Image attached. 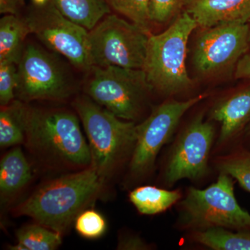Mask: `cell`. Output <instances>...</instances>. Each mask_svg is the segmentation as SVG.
Instances as JSON below:
<instances>
[{"label":"cell","mask_w":250,"mask_h":250,"mask_svg":"<svg viewBox=\"0 0 250 250\" xmlns=\"http://www.w3.org/2000/svg\"><path fill=\"white\" fill-rule=\"evenodd\" d=\"M62 233L36 223L26 225L16 233L18 243L13 250H54L62 243Z\"/></svg>","instance_id":"cell-21"},{"label":"cell","mask_w":250,"mask_h":250,"mask_svg":"<svg viewBox=\"0 0 250 250\" xmlns=\"http://www.w3.org/2000/svg\"><path fill=\"white\" fill-rule=\"evenodd\" d=\"M117 249L121 250H146L152 249L141 237L134 234H125L119 238Z\"/></svg>","instance_id":"cell-27"},{"label":"cell","mask_w":250,"mask_h":250,"mask_svg":"<svg viewBox=\"0 0 250 250\" xmlns=\"http://www.w3.org/2000/svg\"><path fill=\"white\" fill-rule=\"evenodd\" d=\"M192 241L213 250H250V231L210 228L192 231Z\"/></svg>","instance_id":"cell-20"},{"label":"cell","mask_w":250,"mask_h":250,"mask_svg":"<svg viewBox=\"0 0 250 250\" xmlns=\"http://www.w3.org/2000/svg\"><path fill=\"white\" fill-rule=\"evenodd\" d=\"M149 31L116 15H107L89 31L88 46L93 67L142 69Z\"/></svg>","instance_id":"cell-6"},{"label":"cell","mask_w":250,"mask_h":250,"mask_svg":"<svg viewBox=\"0 0 250 250\" xmlns=\"http://www.w3.org/2000/svg\"><path fill=\"white\" fill-rule=\"evenodd\" d=\"M31 33L27 19L5 15L0 20V62L18 64L24 50L23 42Z\"/></svg>","instance_id":"cell-17"},{"label":"cell","mask_w":250,"mask_h":250,"mask_svg":"<svg viewBox=\"0 0 250 250\" xmlns=\"http://www.w3.org/2000/svg\"><path fill=\"white\" fill-rule=\"evenodd\" d=\"M16 95L24 103L62 101L70 98V81L58 62L45 51L29 45L18 62Z\"/></svg>","instance_id":"cell-11"},{"label":"cell","mask_w":250,"mask_h":250,"mask_svg":"<svg viewBox=\"0 0 250 250\" xmlns=\"http://www.w3.org/2000/svg\"><path fill=\"white\" fill-rule=\"evenodd\" d=\"M110 7L149 31L151 21L150 0H106Z\"/></svg>","instance_id":"cell-23"},{"label":"cell","mask_w":250,"mask_h":250,"mask_svg":"<svg viewBox=\"0 0 250 250\" xmlns=\"http://www.w3.org/2000/svg\"><path fill=\"white\" fill-rule=\"evenodd\" d=\"M27 105L14 100L0 111V147H15L24 144Z\"/></svg>","instance_id":"cell-18"},{"label":"cell","mask_w":250,"mask_h":250,"mask_svg":"<svg viewBox=\"0 0 250 250\" xmlns=\"http://www.w3.org/2000/svg\"><path fill=\"white\" fill-rule=\"evenodd\" d=\"M39 6L27 18L31 33L75 66L90 68L88 29L61 14L51 1Z\"/></svg>","instance_id":"cell-10"},{"label":"cell","mask_w":250,"mask_h":250,"mask_svg":"<svg viewBox=\"0 0 250 250\" xmlns=\"http://www.w3.org/2000/svg\"><path fill=\"white\" fill-rule=\"evenodd\" d=\"M181 227L192 231L210 228L250 231V213L237 202L232 177L220 172L207 188H190L179 205Z\"/></svg>","instance_id":"cell-5"},{"label":"cell","mask_w":250,"mask_h":250,"mask_svg":"<svg viewBox=\"0 0 250 250\" xmlns=\"http://www.w3.org/2000/svg\"><path fill=\"white\" fill-rule=\"evenodd\" d=\"M129 200L140 213L156 215L170 208L182 198L179 190H167L152 186L136 188L130 192Z\"/></svg>","instance_id":"cell-19"},{"label":"cell","mask_w":250,"mask_h":250,"mask_svg":"<svg viewBox=\"0 0 250 250\" xmlns=\"http://www.w3.org/2000/svg\"><path fill=\"white\" fill-rule=\"evenodd\" d=\"M250 24V34H249V41H250V22L249 23Z\"/></svg>","instance_id":"cell-32"},{"label":"cell","mask_w":250,"mask_h":250,"mask_svg":"<svg viewBox=\"0 0 250 250\" xmlns=\"http://www.w3.org/2000/svg\"><path fill=\"white\" fill-rule=\"evenodd\" d=\"M47 0H34V2L37 6H42V5L45 4L47 2Z\"/></svg>","instance_id":"cell-31"},{"label":"cell","mask_w":250,"mask_h":250,"mask_svg":"<svg viewBox=\"0 0 250 250\" xmlns=\"http://www.w3.org/2000/svg\"><path fill=\"white\" fill-rule=\"evenodd\" d=\"M78 117L68 110L27 106L24 145L41 166L72 172L91 166Z\"/></svg>","instance_id":"cell-1"},{"label":"cell","mask_w":250,"mask_h":250,"mask_svg":"<svg viewBox=\"0 0 250 250\" xmlns=\"http://www.w3.org/2000/svg\"><path fill=\"white\" fill-rule=\"evenodd\" d=\"M187 11L202 29L225 22L250 23V0H188Z\"/></svg>","instance_id":"cell-14"},{"label":"cell","mask_w":250,"mask_h":250,"mask_svg":"<svg viewBox=\"0 0 250 250\" xmlns=\"http://www.w3.org/2000/svg\"><path fill=\"white\" fill-rule=\"evenodd\" d=\"M197 27L196 21L186 11L179 15L166 30L149 35L142 69L152 90L172 95L193 87L186 59L189 38Z\"/></svg>","instance_id":"cell-4"},{"label":"cell","mask_w":250,"mask_h":250,"mask_svg":"<svg viewBox=\"0 0 250 250\" xmlns=\"http://www.w3.org/2000/svg\"><path fill=\"white\" fill-rule=\"evenodd\" d=\"M106 183L91 166L45 182L13 208L16 216H27L46 228L66 232L82 211L104 191Z\"/></svg>","instance_id":"cell-2"},{"label":"cell","mask_w":250,"mask_h":250,"mask_svg":"<svg viewBox=\"0 0 250 250\" xmlns=\"http://www.w3.org/2000/svg\"><path fill=\"white\" fill-rule=\"evenodd\" d=\"M85 93L95 103L125 121H136L152 90L143 69L93 67Z\"/></svg>","instance_id":"cell-7"},{"label":"cell","mask_w":250,"mask_h":250,"mask_svg":"<svg viewBox=\"0 0 250 250\" xmlns=\"http://www.w3.org/2000/svg\"><path fill=\"white\" fill-rule=\"evenodd\" d=\"M75 229L79 234L88 239H95L103 236L106 224L103 215L93 209H85L77 216Z\"/></svg>","instance_id":"cell-24"},{"label":"cell","mask_w":250,"mask_h":250,"mask_svg":"<svg viewBox=\"0 0 250 250\" xmlns=\"http://www.w3.org/2000/svg\"><path fill=\"white\" fill-rule=\"evenodd\" d=\"M205 94L186 100H170L152 110L147 119L136 125V140L129 161L131 179H143L152 172L158 154L170 141L186 112L206 98Z\"/></svg>","instance_id":"cell-8"},{"label":"cell","mask_w":250,"mask_h":250,"mask_svg":"<svg viewBox=\"0 0 250 250\" xmlns=\"http://www.w3.org/2000/svg\"><path fill=\"white\" fill-rule=\"evenodd\" d=\"M245 136H246L247 143L250 146V124L248 125L246 131H245Z\"/></svg>","instance_id":"cell-30"},{"label":"cell","mask_w":250,"mask_h":250,"mask_svg":"<svg viewBox=\"0 0 250 250\" xmlns=\"http://www.w3.org/2000/svg\"><path fill=\"white\" fill-rule=\"evenodd\" d=\"M88 141L91 166L106 183L131 159L136 140V125L125 121L88 96L73 103Z\"/></svg>","instance_id":"cell-3"},{"label":"cell","mask_w":250,"mask_h":250,"mask_svg":"<svg viewBox=\"0 0 250 250\" xmlns=\"http://www.w3.org/2000/svg\"><path fill=\"white\" fill-rule=\"evenodd\" d=\"M22 4L23 0H0V13L17 16Z\"/></svg>","instance_id":"cell-29"},{"label":"cell","mask_w":250,"mask_h":250,"mask_svg":"<svg viewBox=\"0 0 250 250\" xmlns=\"http://www.w3.org/2000/svg\"><path fill=\"white\" fill-rule=\"evenodd\" d=\"M213 125L197 116L183 130L167 159L166 183L172 186L181 179H201L208 172V159L214 140Z\"/></svg>","instance_id":"cell-12"},{"label":"cell","mask_w":250,"mask_h":250,"mask_svg":"<svg viewBox=\"0 0 250 250\" xmlns=\"http://www.w3.org/2000/svg\"><path fill=\"white\" fill-rule=\"evenodd\" d=\"M235 77L239 80H250V51L245 54L236 64Z\"/></svg>","instance_id":"cell-28"},{"label":"cell","mask_w":250,"mask_h":250,"mask_svg":"<svg viewBox=\"0 0 250 250\" xmlns=\"http://www.w3.org/2000/svg\"><path fill=\"white\" fill-rule=\"evenodd\" d=\"M32 179L29 161L19 146H15L0 161V202L9 207Z\"/></svg>","instance_id":"cell-15"},{"label":"cell","mask_w":250,"mask_h":250,"mask_svg":"<svg viewBox=\"0 0 250 250\" xmlns=\"http://www.w3.org/2000/svg\"><path fill=\"white\" fill-rule=\"evenodd\" d=\"M203 29L192 55L194 67L202 76H215L236 67L250 52L249 23L225 22Z\"/></svg>","instance_id":"cell-9"},{"label":"cell","mask_w":250,"mask_h":250,"mask_svg":"<svg viewBox=\"0 0 250 250\" xmlns=\"http://www.w3.org/2000/svg\"><path fill=\"white\" fill-rule=\"evenodd\" d=\"M187 0H150L152 22L164 23L175 17Z\"/></svg>","instance_id":"cell-26"},{"label":"cell","mask_w":250,"mask_h":250,"mask_svg":"<svg viewBox=\"0 0 250 250\" xmlns=\"http://www.w3.org/2000/svg\"><path fill=\"white\" fill-rule=\"evenodd\" d=\"M220 172L236 179L241 187L250 192V149H241L218 159Z\"/></svg>","instance_id":"cell-22"},{"label":"cell","mask_w":250,"mask_h":250,"mask_svg":"<svg viewBox=\"0 0 250 250\" xmlns=\"http://www.w3.org/2000/svg\"><path fill=\"white\" fill-rule=\"evenodd\" d=\"M18 83V67L11 62H0V104L6 106L12 103Z\"/></svg>","instance_id":"cell-25"},{"label":"cell","mask_w":250,"mask_h":250,"mask_svg":"<svg viewBox=\"0 0 250 250\" xmlns=\"http://www.w3.org/2000/svg\"><path fill=\"white\" fill-rule=\"evenodd\" d=\"M61 14L88 29H93L110 13L106 0H52Z\"/></svg>","instance_id":"cell-16"},{"label":"cell","mask_w":250,"mask_h":250,"mask_svg":"<svg viewBox=\"0 0 250 250\" xmlns=\"http://www.w3.org/2000/svg\"><path fill=\"white\" fill-rule=\"evenodd\" d=\"M210 116L220 124L218 145L238 137L250 124V85L218 102L212 108Z\"/></svg>","instance_id":"cell-13"}]
</instances>
